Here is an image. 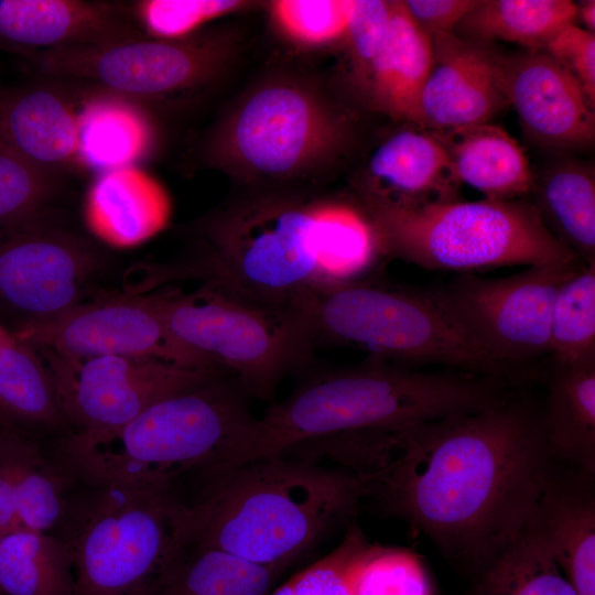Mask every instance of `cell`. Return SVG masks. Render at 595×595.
<instances>
[{"label": "cell", "mask_w": 595, "mask_h": 595, "mask_svg": "<svg viewBox=\"0 0 595 595\" xmlns=\"http://www.w3.org/2000/svg\"><path fill=\"white\" fill-rule=\"evenodd\" d=\"M321 453L472 577L526 532L556 473L540 415L513 397L399 431L335 434Z\"/></svg>", "instance_id": "6da1fadb"}, {"label": "cell", "mask_w": 595, "mask_h": 595, "mask_svg": "<svg viewBox=\"0 0 595 595\" xmlns=\"http://www.w3.org/2000/svg\"><path fill=\"white\" fill-rule=\"evenodd\" d=\"M511 397L501 378L452 369L429 371L370 358L303 380L261 418H253L204 474L279 455L304 441L409 429L453 414L484 411Z\"/></svg>", "instance_id": "7a4b0ae2"}, {"label": "cell", "mask_w": 595, "mask_h": 595, "mask_svg": "<svg viewBox=\"0 0 595 595\" xmlns=\"http://www.w3.org/2000/svg\"><path fill=\"white\" fill-rule=\"evenodd\" d=\"M207 480L185 504L187 547L284 570L350 520L364 493L347 469L288 454L250 461Z\"/></svg>", "instance_id": "3957f363"}, {"label": "cell", "mask_w": 595, "mask_h": 595, "mask_svg": "<svg viewBox=\"0 0 595 595\" xmlns=\"http://www.w3.org/2000/svg\"><path fill=\"white\" fill-rule=\"evenodd\" d=\"M223 369L153 402L110 432L72 433L66 466L91 486L172 487L214 465L252 421L245 392Z\"/></svg>", "instance_id": "277c9868"}, {"label": "cell", "mask_w": 595, "mask_h": 595, "mask_svg": "<svg viewBox=\"0 0 595 595\" xmlns=\"http://www.w3.org/2000/svg\"><path fill=\"white\" fill-rule=\"evenodd\" d=\"M142 295L184 348L259 399L313 358L317 337L304 302L269 303L214 283Z\"/></svg>", "instance_id": "5b68a950"}, {"label": "cell", "mask_w": 595, "mask_h": 595, "mask_svg": "<svg viewBox=\"0 0 595 595\" xmlns=\"http://www.w3.org/2000/svg\"><path fill=\"white\" fill-rule=\"evenodd\" d=\"M383 256L421 268L469 272L582 263L523 198L397 206L363 199ZM583 264V263H582Z\"/></svg>", "instance_id": "8992f818"}, {"label": "cell", "mask_w": 595, "mask_h": 595, "mask_svg": "<svg viewBox=\"0 0 595 595\" xmlns=\"http://www.w3.org/2000/svg\"><path fill=\"white\" fill-rule=\"evenodd\" d=\"M149 283L196 279L282 305L318 290L313 203L258 197L230 206L202 228L195 257L149 270Z\"/></svg>", "instance_id": "52a82bcc"}, {"label": "cell", "mask_w": 595, "mask_h": 595, "mask_svg": "<svg viewBox=\"0 0 595 595\" xmlns=\"http://www.w3.org/2000/svg\"><path fill=\"white\" fill-rule=\"evenodd\" d=\"M93 487L63 521L76 595H155L187 548L185 502L172 487Z\"/></svg>", "instance_id": "ba28073f"}, {"label": "cell", "mask_w": 595, "mask_h": 595, "mask_svg": "<svg viewBox=\"0 0 595 595\" xmlns=\"http://www.w3.org/2000/svg\"><path fill=\"white\" fill-rule=\"evenodd\" d=\"M360 280L310 293L304 306L318 340L366 351L370 358L505 379L489 356L428 291Z\"/></svg>", "instance_id": "9c48e42d"}, {"label": "cell", "mask_w": 595, "mask_h": 595, "mask_svg": "<svg viewBox=\"0 0 595 595\" xmlns=\"http://www.w3.org/2000/svg\"><path fill=\"white\" fill-rule=\"evenodd\" d=\"M583 267L532 266L500 278L464 273L429 292L489 356L513 372L515 367L549 355L556 293Z\"/></svg>", "instance_id": "30bf717a"}, {"label": "cell", "mask_w": 595, "mask_h": 595, "mask_svg": "<svg viewBox=\"0 0 595 595\" xmlns=\"http://www.w3.org/2000/svg\"><path fill=\"white\" fill-rule=\"evenodd\" d=\"M21 57L50 79L90 84L142 104L206 83L221 64L223 48L210 36L144 37L106 46L31 52Z\"/></svg>", "instance_id": "8fae6325"}, {"label": "cell", "mask_w": 595, "mask_h": 595, "mask_svg": "<svg viewBox=\"0 0 595 595\" xmlns=\"http://www.w3.org/2000/svg\"><path fill=\"white\" fill-rule=\"evenodd\" d=\"M338 125L306 90L271 84L252 94L214 142V156L234 158L258 175L289 176L338 140Z\"/></svg>", "instance_id": "7c38bea8"}, {"label": "cell", "mask_w": 595, "mask_h": 595, "mask_svg": "<svg viewBox=\"0 0 595 595\" xmlns=\"http://www.w3.org/2000/svg\"><path fill=\"white\" fill-rule=\"evenodd\" d=\"M100 261L90 241L46 216L0 228V306L19 326L54 317L82 302Z\"/></svg>", "instance_id": "4fadbf2b"}, {"label": "cell", "mask_w": 595, "mask_h": 595, "mask_svg": "<svg viewBox=\"0 0 595 595\" xmlns=\"http://www.w3.org/2000/svg\"><path fill=\"white\" fill-rule=\"evenodd\" d=\"M12 334L33 349L65 359L138 356L213 368L172 336L141 293L80 302L54 317L22 324Z\"/></svg>", "instance_id": "5bb4252c"}, {"label": "cell", "mask_w": 595, "mask_h": 595, "mask_svg": "<svg viewBox=\"0 0 595 595\" xmlns=\"http://www.w3.org/2000/svg\"><path fill=\"white\" fill-rule=\"evenodd\" d=\"M46 355L65 421L75 426L73 433L85 434L120 429L153 402L217 369L138 356L72 360Z\"/></svg>", "instance_id": "9a60e30c"}, {"label": "cell", "mask_w": 595, "mask_h": 595, "mask_svg": "<svg viewBox=\"0 0 595 595\" xmlns=\"http://www.w3.org/2000/svg\"><path fill=\"white\" fill-rule=\"evenodd\" d=\"M499 79L530 141L561 151L585 150L594 144L595 104L548 53L499 55Z\"/></svg>", "instance_id": "2e32d148"}, {"label": "cell", "mask_w": 595, "mask_h": 595, "mask_svg": "<svg viewBox=\"0 0 595 595\" xmlns=\"http://www.w3.org/2000/svg\"><path fill=\"white\" fill-rule=\"evenodd\" d=\"M432 63L415 126L440 131L489 123L508 101L499 79V53L454 33L430 36Z\"/></svg>", "instance_id": "e0dca14e"}, {"label": "cell", "mask_w": 595, "mask_h": 595, "mask_svg": "<svg viewBox=\"0 0 595 595\" xmlns=\"http://www.w3.org/2000/svg\"><path fill=\"white\" fill-rule=\"evenodd\" d=\"M149 37L131 2L0 0V48L21 56L68 46H106Z\"/></svg>", "instance_id": "ac0fdd59"}, {"label": "cell", "mask_w": 595, "mask_h": 595, "mask_svg": "<svg viewBox=\"0 0 595 595\" xmlns=\"http://www.w3.org/2000/svg\"><path fill=\"white\" fill-rule=\"evenodd\" d=\"M77 106L57 85L0 88V144L56 176L83 167Z\"/></svg>", "instance_id": "d6986e66"}, {"label": "cell", "mask_w": 595, "mask_h": 595, "mask_svg": "<svg viewBox=\"0 0 595 595\" xmlns=\"http://www.w3.org/2000/svg\"><path fill=\"white\" fill-rule=\"evenodd\" d=\"M594 476L554 474L526 531L578 595H595Z\"/></svg>", "instance_id": "ffe728a7"}, {"label": "cell", "mask_w": 595, "mask_h": 595, "mask_svg": "<svg viewBox=\"0 0 595 595\" xmlns=\"http://www.w3.org/2000/svg\"><path fill=\"white\" fill-rule=\"evenodd\" d=\"M459 185L437 139L412 125L372 153L363 199L397 206L456 201Z\"/></svg>", "instance_id": "44dd1931"}, {"label": "cell", "mask_w": 595, "mask_h": 595, "mask_svg": "<svg viewBox=\"0 0 595 595\" xmlns=\"http://www.w3.org/2000/svg\"><path fill=\"white\" fill-rule=\"evenodd\" d=\"M84 215L96 237L128 248L164 228L171 202L158 181L137 166H127L97 175L87 192Z\"/></svg>", "instance_id": "7402d4cb"}, {"label": "cell", "mask_w": 595, "mask_h": 595, "mask_svg": "<svg viewBox=\"0 0 595 595\" xmlns=\"http://www.w3.org/2000/svg\"><path fill=\"white\" fill-rule=\"evenodd\" d=\"M431 132L445 150L457 181L486 199H517L531 192L534 174L526 153L501 127L489 122Z\"/></svg>", "instance_id": "603a6c76"}, {"label": "cell", "mask_w": 595, "mask_h": 595, "mask_svg": "<svg viewBox=\"0 0 595 595\" xmlns=\"http://www.w3.org/2000/svg\"><path fill=\"white\" fill-rule=\"evenodd\" d=\"M432 63V42L413 22L402 1H392L385 41L361 85L372 106L415 126L418 105Z\"/></svg>", "instance_id": "cb8c5ba5"}, {"label": "cell", "mask_w": 595, "mask_h": 595, "mask_svg": "<svg viewBox=\"0 0 595 595\" xmlns=\"http://www.w3.org/2000/svg\"><path fill=\"white\" fill-rule=\"evenodd\" d=\"M84 169L100 173L136 166L154 150L155 131L143 104L91 88L78 101Z\"/></svg>", "instance_id": "d4e9b609"}, {"label": "cell", "mask_w": 595, "mask_h": 595, "mask_svg": "<svg viewBox=\"0 0 595 595\" xmlns=\"http://www.w3.org/2000/svg\"><path fill=\"white\" fill-rule=\"evenodd\" d=\"M547 389L540 419L551 458L595 476V361L552 364Z\"/></svg>", "instance_id": "484cf974"}, {"label": "cell", "mask_w": 595, "mask_h": 595, "mask_svg": "<svg viewBox=\"0 0 595 595\" xmlns=\"http://www.w3.org/2000/svg\"><path fill=\"white\" fill-rule=\"evenodd\" d=\"M532 204L551 234L584 266L595 263V177L592 164L563 159L533 180Z\"/></svg>", "instance_id": "4316f807"}, {"label": "cell", "mask_w": 595, "mask_h": 595, "mask_svg": "<svg viewBox=\"0 0 595 595\" xmlns=\"http://www.w3.org/2000/svg\"><path fill=\"white\" fill-rule=\"evenodd\" d=\"M313 216L317 291L370 278L383 253L365 209L344 202L325 201L313 203Z\"/></svg>", "instance_id": "83f0119b"}, {"label": "cell", "mask_w": 595, "mask_h": 595, "mask_svg": "<svg viewBox=\"0 0 595 595\" xmlns=\"http://www.w3.org/2000/svg\"><path fill=\"white\" fill-rule=\"evenodd\" d=\"M0 453L12 474L21 529L50 532L66 518L71 501L65 474L24 430L0 425Z\"/></svg>", "instance_id": "f1b7e54d"}, {"label": "cell", "mask_w": 595, "mask_h": 595, "mask_svg": "<svg viewBox=\"0 0 595 595\" xmlns=\"http://www.w3.org/2000/svg\"><path fill=\"white\" fill-rule=\"evenodd\" d=\"M570 0H479L454 30L463 40L488 44L500 40L526 52H544L566 25L575 23Z\"/></svg>", "instance_id": "f546056e"}, {"label": "cell", "mask_w": 595, "mask_h": 595, "mask_svg": "<svg viewBox=\"0 0 595 595\" xmlns=\"http://www.w3.org/2000/svg\"><path fill=\"white\" fill-rule=\"evenodd\" d=\"M64 422L51 369L12 334L0 344V423L25 431Z\"/></svg>", "instance_id": "4dcf8cb0"}, {"label": "cell", "mask_w": 595, "mask_h": 595, "mask_svg": "<svg viewBox=\"0 0 595 595\" xmlns=\"http://www.w3.org/2000/svg\"><path fill=\"white\" fill-rule=\"evenodd\" d=\"M1 595H76L69 548L62 537L18 529L0 537Z\"/></svg>", "instance_id": "1f68e13d"}, {"label": "cell", "mask_w": 595, "mask_h": 595, "mask_svg": "<svg viewBox=\"0 0 595 595\" xmlns=\"http://www.w3.org/2000/svg\"><path fill=\"white\" fill-rule=\"evenodd\" d=\"M282 570L187 547L155 595H270Z\"/></svg>", "instance_id": "d6a6232c"}, {"label": "cell", "mask_w": 595, "mask_h": 595, "mask_svg": "<svg viewBox=\"0 0 595 595\" xmlns=\"http://www.w3.org/2000/svg\"><path fill=\"white\" fill-rule=\"evenodd\" d=\"M466 595H578L527 531L473 576Z\"/></svg>", "instance_id": "836d02e7"}, {"label": "cell", "mask_w": 595, "mask_h": 595, "mask_svg": "<svg viewBox=\"0 0 595 595\" xmlns=\"http://www.w3.org/2000/svg\"><path fill=\"white\" fill-rule=\"evenodd\" d=\"M552 364L595 361V263L584 266L559 289L551 313Z\"/></svg>", "instance_id": "e575fe53"}, {"label": "cell", "mask_w": 595, "mask_h": 595, "mask_svg": "<svg viewBox=\"0 0 595 595\" xmlns=\"http://www.w3.org/2000/svg\"><path fill=\"white\" fill-rule=\"evenodd\" d=\"M353 595H433L430 575L412 552L368 543L350 567Z\"/></svg>", "instance_id": "d590c367"}, {"label": "cell", "mask_w": 595, "mask_h": 595, "mask_svg": "<svg viewBox=\"0 0 595 595\" xmlns=\"http://www.w3.org/2000/svg\"><path fill=\"white\" fill-rule=\"evenodd\" d=\"M57 176L32 165L0 144V228L46 216Z\"/></svg>", "instance_id": "8d00e7d4"}, {"label": "cell", "mask_w": 595, "mask_h": 595, "mask_svg": "<svg viewBox=\"0 0 595 595\" xmlns=\"http://www.w3.org/2000/svg\"><path fill=\"white\" fill-rule=\"evenodd\" d=\"M244 6L237 0H142L131 2L134 19L149 37L190 36L202 24Z\"/></svg>", "instance_id": "74e56055"}, {"label": "cell", "mask_w": 595, "mask_h": 595, "mask_svg": "<svg viewBox=\"0 0 595 595\" xmlns=\"http://www.w3.org/2000/svg\"><path fill=\"white\" fill-rule=\"evenodd\" d=\"M353 0H281L272 14L284 33L305 45L345 39Z\"/></svg>", "instance_id": "f35d334b"}, {"label": "cell", "mask_w": 595, "mask_h": 595, "mask_svg": "<svg viewBox=\"0 0 595 595\" xmlns=\"http://www.w3.org/2000/svg\"><path fill=\"white\" fill-rule=\"evenodd\" d=\"M368 543L353 524L336 549L275 586L270 595H353L350 567Z\"/></svg>", "instance_id": "ab89813d"}, {"label": "cell", "mask_w": 595, "mask_h": 595, "mask_svg": "<svg viewBox=\"0 0 595 595\" xmlns=\"http://www.w3.org/2000/svg\"><path fill=\"white\" fill-rule=\"evenodd\" d=\"M391 11L392 1L353 0L344 40L360 83L385 41Z\"/></svg>", "instance_id": "60d3db41"}, {"label": "cell", "mask_w": 595, "mask_h": 595, "mask_svg": "<svg viewBox=\"0 0 595 595\" xmlns=\"http://www.w3.org/2000/svg\"><path fill=\"white\" fill-rule=\"evenodd\" d=\"M578 82L595 104V33L576 23L563 28L544 50Z\"/></svg>", "instance_id": "b9f144b4"}, {"label": "cell", "mask_w": 595, "mask_h": 595, "mask_svg": "<svg viewBox=\"0 0 595 595\" xmlns=\"http://www.w3.org/2000/svg\"><path fill=\"white\" fill-rule=\"evenodd\" d=\"M479 0H407L402 4L413 22L426 35L454 33L461 20Z\"/></svg>", "instance_id": "7bdbcfd3"}, {"label": "cell", "mask_w": 595, "mask_h": 595, "mask_svg": "<svg viewBox=\"0 0 595 595\" xmlns=\"http://www.w3.org/2000/svg\"><path fill=\"white\" fill-rule=\"evenodd\" d=\"M21 529L14 483L10 468L0 453V537Z\"/></svg>", "instance_id": "ee69618b"}, {"label": "cell", "mask_w": 595, "mask_h": 595, "mask_svg": "<svg viewBox=\"0 0 595 595\" xmlns=\"http://www.w3.org/2000/svg\"><path fill=\"white\" fill-rule=\"evenodd\" d=\"M583 25L582 29L595 33V1L586 0L576 3L575 23Z\"/></svg>", "instance_id": "f6af8a7d"}, {"label": "cell", "mask_w": 595, "mask_h": 595, "mask_svg": "<svg viewBox=\"0 0 595 595\" xmlns=\"http://www.w3.org/2000/svg\"><path fill=\"white\" fill-rule=\"evenodd\" d=\"M12 336V333H9L1 324H0V344L6 342Z\"/></svg>", "instance_id": "bcb514c9"}, {"label": "cell", "mask_w": 595, "mask_h": 595, "mask_svg": "<svg viewBox=\"0 0 595 595\" xmlns=\"http://www.w3.org/2000/svg\"><path fill=\"white\" fill-rule=\"evenodd\" d=\"M0 425H2V424L0 423Z\"/></svg>", "instance_id": "7dc6e473"}, {"label": "cell", "mask_w": 595, "mask_h": 595, "mask_svg": "<svg viewBox=\"0 0 595 595\" xmlns=\"http://www.w3.org/2000/svg\"><path fill=\"white\" fill-rule=\"evenodd\" d=\"M1 595V594H0Z\"/></svg>", "instance_id": "c3c4849f"}]
</instances>
